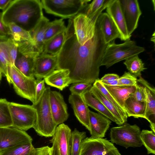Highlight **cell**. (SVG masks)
Instances as JSON below:
<instances>
[{
  "instance_id": "2e32d148",
  "label": "cell",
  "mask_w": 155,
  "mask_h": 155,
  "mask_svg": "<svg viewBox=\"0 0 155 155\" xmlns=\"http://www.w3.org/2000/svg\"><path fill=\"white\" fill-rule=\"evenodd\" d=\"M137 82L144 88L145 95L146 110L145 119L150 123L152 131L155 133V90L141 76Z\"/></svg>"
},
{
  "instance_id": "603a6c76",
  "label": "cell",
  "mask_w": 155,
  "mask_h": 155,
  "mask_svg": "<svg viewBox=\"0 0 155 155\" xmlns=\"http://www.w3.org/2000/svg\"><path fill=\"white\" fill-rule=\"evenodd\" d=\"M69 29V25L68 24L65 30L45 42L42 53L53 55L58 54L67 39Z\"/></svg>"
},
{
  "instance_id": "8fae6325",
  "label": "cell",
  "mask_w": 155,
  "mask_h": 155,
  "mask_svg": "<svg viewBox=\"0 0 155 155\" xmlns=\"http://www.w3.org/2000/svg\"><path fill=\"white\" fill-rule=\"evenodd\" d=\"M71 134V129L64 123L57 126L50 140L52 155H70Z\"/></svg>"
},
{
  "instance_id": "4dcf8cb0",
  "label": "cell",
  "mask_w": 155,
  "mask_h": 155,
  "mask_svg": "<svg viewBox=\"0 0 155 155\" xmlns=\"http://www.w3.org/2000/svg\"><path fill=\"white\" fill-rule=\"evenodd\" d=\"M35 150L30 142L1 150L0 155H35Z\"/></svg>"
},
{
  "instance_id": "7dc6e473",
  "label": "cell",
  "mask_w": 155,
  "mask_h": 155,
  "mask_svg": "<svg viewBox=\"0 0 155 155\" xmlns=\"http://www.w3.org/2000/svg\"><path fill=\"white\" fill-rule=\"evenodd\" d=\"M12 1V0H0V9L4 10Z\"/></svg>"
},
{
  "instance_id": "74e56055",
  "label": "cell",
  "mask_w": 155,
  "mask_h": 155,
  "mask_svg": "<svg viewBox=\"0 0 155 155\" xmlns=\"http://www.w3.org/2000/svg\"><path fill=\"white\" fill-rule=\"evenodd\" d=\"M110 0H94L86 8L84 14L92 18L102 7L107 3Z\"/></svg>"
},
{
  "instance_id": "7bdbcfd3",
  "label": "cell",
  "mask_w": 155,
  "mask_h": 155,
  "mask_svg": "<svg viewBox=\"0 0 155 155\" xmlns=\"http://www.w3.org/2000/svg\"><path fill=\"white\" fill-rule=\"evenodd\" d=\"M129 97L138 101L145 102L146 95L144 87L137 82L135 90L130 94Z\"/></svg>"
},
{
  "instance_id": "3957f363",
  "label": "cell",
  "mask_w": 155,
  "mask_h": 155,
  "mask_svg": "<svg viewBox=\"0 0 155 155\" xmlns=\"http://www.w3.org/2000/svg\"><path fill=\"white\" fill-rule=\"evenodd\" d=\"M50 88L45 87V91L38 102L32 105L35 109L36 119L33 127L40 136L46 137H52L58 125L53 117L49 102V93Z\"/></svg>"
},
{
  "instance_id": "7402d4cb",
  "label": "cell",
  "mask_w": 155,
  "mask_h": 155,
  "mask_svg": "<svg viewBox=\"0 0 155 155\" xmlns=\"http://www.w3.org/2000/svg\"><path fill=\"white\" fill-rule=\"evenodd\" d=\"M70 74L68 69H56L44 78V80L48 85L62 91L72 84Z\"/></svg>"
},
{
  "instance_id": "7a4b0ae2",
  "label": "cell",
  "mask_w": 155,
  "mask_h": 155,
  "mask_svg": "<svg viewBox=\"0 0 155 155\" xmlns=\"http://www.w3.org/2000/svg\"><path fill=\"white\" fill-rule=\"evenodd\" d=\"M40 0H12L2 12L7 26L14 23L30 32L44 16Z\"/></svg>"
},
{
  "instance_id": "cb8c5ba5",
  "label": "cell",
  "mask_w": 155,
  "mask_h": 155,
  "mask_svg": "<svg viewBox=\"0 0 155 155\" xmlns=\"http://www.w3.org/2000/svg\"><path fill=\"white\" fill-rule=\"evenodd\" d=\"M48 19L44 16L30 33L34 47L40 54L43 52L45 31L49 22Z\"/></svg>"
},
{
  "instance_id": "681fc988",
  "label": "cell",
  "mask_w": 155,
  "mask_h": 155,
  "mask_svg": "<svg viewBox=\"0 0 155 155\" xmlns=\"http://www.w3.org/2000/svg\"><path fill=\"white\" fill-rule=\"evenodd\" d=\"M153 3V6H154V9H155V1L154 0H153L152 1Z\"/></svg>"
},
{
  "instance_id": "1f68e13d",
  "label": "cell",
  "mask_w": 155,
  "mask_h": 155,
  "mask_svg": "<svg viewBox=\"0 0 155 155\" xmlns=\"http://www.w3.org/2000/svg\"><path fill=\"white\" fill-rule=\"evenodd\" d=\"M66 28L63 18L50 21L45 31L44 43L58 34L65 30Z\"/></svg>"
},
{
  "instance_id": "ffe728a7",
  "label": "cell",
  "mask_w": 155,
  "mask_h": 155,
  "mask_svg": "<svg viewBox=\"0 0 155 155\" xmlns=\"http://www.w3.org/2000/svg\"><path fill=\"white\" fill-rule=\"evenodd\" d=\"M90 126V131L91 137L93 138H103L109 129L111 122L108 118L101 114L89 111Z\"/></svg>"
},
{
  "instance_id": "f35d334b",
  "label": "cell",
  "mask_w": 155,
  "mask_h": 155,
  "mask_svg": "<svg viewBox=\"0 0 155 155\" xmlns=\"http://www.w3.org/2000/svg\"><path fill=\"white\" fill-rule=\"evenodd\" d=\"M8 37L0 36V69L6 79L8 77V67L9 64L4 51L3 43Z\"/></svg>"
},
{
  "instance_id": "c3c4849f",
  "label": "cell",
  "mask_w": 155,
  "mask_h": 155,
  "mask_svg": "<svg viewBox=\"0 0 155 155\" xmlns=\"http://www.w3.org/2000/svg\"><path fill=\"white\" fill-rule=\"evenodd\" d=\"M2 71L0 69V81L2 79Z\"/></svg>"
},
{
  "instance_id": "d4e9b609",
  "label": "cell",
  "mask_w": 155,
  "mask_h": 155,
  "mask_svg": "<svg viewBox=\"0 0 155 155\" xmlns=\"http://www.w3.org/2000/svg\"><path fill=\"white\" fill-rule=\"evenodd\" d=\"M124 107L127 117L145 118V102L138 101L129 97L124 102Z\"/></svg>"
},
{
  "instance_id": "ba28073f",
  "label": "cell",
  "mask_w": 155,
  "mask_h": 155,
  "mask_svg": "<svg viewBox=\"0 0 155 155\" xmlns=\"http://www.w3.org/2000/svg\"><path fill=\"white\" fill-rule=\"evenodd\" d=\"M110 3L109 2L105 5L92 18H89L84 13H80L73 19L74 33L80 45H84L94 37L97 19L103 11Z\"/></svg>"
},
{
  "instance_id": "484cf974",
  "label": "cell",
  "mask_w": 155,
  "mask_h": 155,
  "mask_svg": "<svg viewBox=\"0 0 155 155\" xmlns=\"http://www.w3.org/2000/svg\"><path fill=\"white\" fill-rule=\"evenodd\" d=\"M89 91L93 96L99 100L113 115L117 120V124L120 126L125 123L118 110L97 88L93 85Z\"/></svg>"
},
{
  "instance_id": "ac0fdd59",
  "label": "cell",
  "mask_w": 155,
  "mask_h": 155,
  "mask_svg": "<svg viewBox=\"0 0 155 155\" xmlns=\"http://www.w3.org/2000/svg\"><path fill=\"white\" fill-rule=\"evenodd\" d=\"M68 101L78 120L90 131V110L81 95L71 94L69 96Z\"/></svg>"
},
{
  "instance_id": "f6af8a7d",
  "label": "cell",
  "mask_w": 155,
  "mask_h": 155,
  "mask_svg": "<svg viewBox=\"0 0 155 155\" xmlns=\"http://www.w3.org/2000/svg\"><path fill=\"white\" fill-rule=\"evenodd\" d=\"M35 155H52L51 147L46 146L35 148Z\"/></svg>"
},
{
  "instance_id": "f1b7e54d",
  "label": "cell",
  "mask_w": 155,
  "mask_h": 155,
  "mask_svg": "<svg viewBox=\"0 0 155 155\" xmlns=\"http://www.w3.org/2000/svg\"><path fill=\"white\" fill-rule=\"evenodd\" d=\"M104 86L124 110L125 101L136 89V86L125 87Z\"/></svg>"
},
{
  "instance_id": "4316f807",
  "label": "cell",
  "mask_w": 155,
  "mask_h": 155,
  "mask_svg": "<svg viewBox=\"0 0 155 155\" xmlns=\"http://www.w3.org/2000/svg\"><path fill=\"white\" fill-rule=\"evenodd\" d=\"M89 90L81 95L86 104L117 124V120L113 115L99 100L93 96Z\"/></svg>"
},
{
  "instance_id": "b9f144b4",
  "label": "cell",
  "mask_w": 155,
  "mask_h": 155,
  "mask_svg": "<svg viewBox=\"0 0 155 155\" xmlns=\"http://www.w3.org/2000/svg\"><path fill=\"white\" fill-rule=\"evenodd\" d=\"M45 89V82L44 79H37L35 80V97L34 102L35 104L39 101L42 96Z\"/></svg>"
},
{
  "instance_id": "8992f818",
  "label": "cell",
  "mask_w": 155,
  "mask_h": 155,
  "mask_svg": "<svg viewBox=\"0 0 155 155\" xmlns=\"http://www.w3.org/2000/svg\"><path fill=\"white\" fill-rule=\"evenodd\" d=\"M140 128L136 124L131 125L125 123L110 129V137L112 143L127 148L139 147L143 145L140 138Z\"/></svg>"
},
{
  "instance_id": "5b68a950",
  "label": "cell",
  "mask_w": 155,
  "mask_h": 155,
  "mask_svg": "<svg viewBox=\"0 0 155 155\" xmlns=\"http://www.w3.org/2000/svg\"><path fill=\"white\" fill-rule=\"evenodd\" d=\"M91 0H41L42 8L49 14L73 20Z\"/></svg>"
},
{
  "instance_id": "44dd1931",
  "label": "cell",
  "mask_w": 155,
  "mask_h": 155,
  "mask_svg": "<svg viewBox=\"0 0 155 155\" xmlns=\"http://www.w3.org/2000/svg\"><path fill=\"white\" fill-rule=\"evenodd\" d=\"M97 22L102 31L106 44H109L117 38L121 40V36L120 31L107 13H102L98 17Z\"/></svg>"
},
{
  "instance_id": "d590c367",
  "label": "cell",
  "mask_w": 155,
  "mask_h": 155,
  "mask_svg": "<svg viewBox=\"0 0 155 155\" xmlns=\"http://www.w3.org/2000/svg\"><path fill=\"white\" fill-rule=\"evenodd\" d=\"M140 138L147 149V154H155V134L152 131L143 130L141 131Z\"/></svg>"
},
{
  "instance_id": "7c38bea8",
  "label": "cell",
  "mask_w": 155,
  "mask_h": 155,
  "mask_svg": "<svg viewBox=\"0 0 155 155\" xmlns=\"http://www.w3.org/2000/svg\"><path fill=\"white\" fill-rule=\"evenodd\" d=\"M32 140L25 131L12 127L0 128V151Z\"/></svg>"
},
{
  "instance_id": "4fadbf2b",
  "label": "cell",
  "mask_w": 155,
  "mask_h": 155,
  "mask_svg": "<svg viewBox=\"0 0 155 155\" xmlns=\"http://www.w3.org/2000/svg\"><path fill=\"white\" fill-rule=\"evenodd\" d=\"M120 8L129 35L137 27L139 18L142 14L137 0H119Z\"/></svg>"
},
{
  "instance_id": "52a82bcc",
  "label": "cell",
  "mask_w": 155,
  "mask_h": 155,
  "mask_svg": "<svg viewBox=\"0 0 155 155\" xmlns=\"http://www.w3.org/2000/svg\"><path fill=\"white\" fill-rule=\"evenodd\" d=\"M7 80L12 84L17 94L34 102L35 97V80L22 74L14 65H8Z\"/></svg>"
},
{
  "instance_id": "d6986e66",
  "label": "cell",
  "mask_w": 155,
  "mask_h": 155,
  "mask_svg": "<svg viewBox=\"0 0 155 155\" xmlns=\"http://www.w3.org/2000/svg\"><path fill=\"white\" fill-rule=\"evenodd\" d=\"M107 13L112 19L121 36V40L126 41L131 37L127 28L120 7L119 0H113L107 7Z\"/></svg>"
},
{
  "instance_id": "60d3db41",
  "label": "cell",
  "mask_w": 155,
  "mask_h": 155,
  "mask_svg": "<svg viewBox=\"0 0 155 155\" xmlns=\"http://www.w3.org/2000/svg\"><path fill=\"white\" fill-rule=\"evenodd\" d=\"M92 84L84 82L73 83L69 88L71 94L81 95L84 92L89 90L92 87Z\"/></svg>"
},
{
  "instance_id": "83f0119b",
  "label": "cell",
  "mask_w": 155,
  "mask_h": 155,
  "mask_svg": "<svg viewBox=\"0 0 155 155\" xmlns=\"http://www.w3.org/2000/svg\"><path fill=\"white\" fill-rule=\"evenodd\" d=\"M8 26L10 32V37L17 46L28 42H33L29 31L14 23H11Z\"/></svg>"
},
{
  "instance_id": "277c9868",
  "label": "cell",
  "mask_w": 155,
  "mask_h": 155,
  "mask_svg": "<svg viewBox=\"0 0 155 155\" xmlns=\"http://www.w3.org/2000/svg\"><path fill=\"white\" fill-rule=\"evenodd\" d=\"M145 50L143 47L137 45L135 41L130 39L119 44H115L114 41L107 45L101 66H105L108 68L119 62L139 54Z\"/></svg>"
},
{
  "instance_id": "5bb4252c",
  "label": "cell",
  "mask_w": 155,
  "mask_h": 155,
  "mask_svg": "<svg viewBox=\"0 0 155 155\" xmlns=\"http://www.w3.org/2000/svg\"><path fill=\"white\" fill-rule=\"evenodd\" d=\"M58 54L53 55L41 53L36 58L34 76L37 79H42L57 69Z\"/></svg>"
},
{
  "instance_id": "8d00e7d4",
  "label": "cell",
  "mask_w": 155,
  "mask_h": 155,
  "mask_svg": "<svg viewBox=\"0 0 155 155\" xmlns=\"http://www.w3.org/2000/svg\"><path fill=\"white\" fill-rule=\"evenodd\" d=\"M86 137L85 132H80L76 128L71 132L70 155H79L81 143Z\"/></svg>"
},
{
  "instance_id": "30bf717a",
  "label": "cell",
  "mask_w": 155,
  "mask_h": 155,
  "mask_svg": "<svg viewBox=\"0 0 155 155\" xmlns=\"http://www.w3.org/2000/svg\"><path fill=\"white\" fill-rule=\"evenodd\" d=\"M79 155H121L106 138L87 137L81 142Z\"/></svg>"
},
{
  "instance_id": "9a60e30c",
  "label": "cell",
  "mask_w": 155,
  "mask_h": 155,
  "mask_svg": "<svg viewBox=\"0 0 155 155\" xmlns=\"http://www.w3.org/2000/svg\"><path fill=\"white\" fill-rule=\"evenodd\" d=\"M49 102L54 120L57 125L63 123L69 117L67 105L63 97L59 92L50 91Z\"/></svg>"
},
{
  "instance_id": "ee69618b",
  "label": "cell",
  "mask_w": 155,
  "mask_h": 155,
  "mask_svg": "<svg viewBox=\"0 0 155 155\" xmlns=\"http://www.w3.org/2000/svg\"><path fill=\"white\" fill-rule=\"evenodd\" d=\"M2 17V12H0V36L10 37L9 28L4 23Z\"/></svg>"
},
{
  "instance_id": "e575fe53",
  "label": "cell",
  "mask_w": 155,
  "mask_h": 155,
  "mask_svg": "<svg viewBox=\"0 0 155 155\" xmlns=\"http://www.w3.org/2000/svg\"><path fill=\"white\" fill-rule=\"evenodd\" d=\"M93 85L97 88L113 104L120 112L124 121L126 123L127 121L128 117L124 109L108 91L104 85L100 81V79L96 81Z\"/></svg>"
},
{
  "instance_id": "836d02e7",
  "label": "cell",
  "mask_w": 155,
  "mask_h": 155,
  "mask_svg": "<svg viewBox=\"0 0 155 155\" xmlns=\"http://www.w3.org/2000/svg\"><path fill=\"white\" fill-rule=\"evenodd\" d=\"M3 47L9 65H14L18 54L17 45L10 37H8L3 42Z\"/></svg>"
},
{
  "instance_id": "f546056e",
  "label": "cell",
  "mask_w": 155,
  "mask_h": 155,
  "mask_svg": "<svg viewBox=\"0 0 155 155\" xmlns=\"http://www.w3.org/2000/svg\"><path fill=\"white\" fill-rule=\"evenodd\" d=\"M124 64L133 75L137 78L141 76V72L147 69L144 67V63L139 58L138 54L131 57L125 60Z\"/></svg>"
},
{
  "instance_id": "d6a6232c",
  "label": "cell",
  "mask_w": 155,
  "mask_h": 155,
  "mask_svg": "<svg viewBox=\"0 0 155 155\" xmlns=\"http://www.w3.org/2000/svg\"><path fill=\"white\" fill-rule=\"evenodd\" d=\"M9 102L5 99H0V128L12 126Z\"/></svg>"
},
{
  "instance_id": "6da1fadb",
  "label": "cell",
  "mask_w": 155,
  "mask_h": 155,
  "mask_svg": "<svg viewBox=\"0 0 155 155\" xmlns=\"http://www.w3.org/2000/svg\"><path fill=\"white\" fill-rule=\"evenodd\" d=\"M68 24L69 33L58 54L57 69H68L72 84L79 82L94 83L99 79V68L108 44L105 43L97 22L94 37L83 45L77 41L73 21L68 20Z\"/></svg>"
},
{
  "instance_id": "9c48e42d",
  "label": "cell",
  "mask_w": 155,
  "mask_h": 155,
  "mask_svg": "<svg viewBox=\"0 0 155 155\" xmlns=\"http://www.w3.org/2000/svg\"><path fill=\"white\" fill-rule=\"evenodd\" d=\"M12 127L26 131L34 127L36 119L35 109L32 105L9 102Z\"/></svg>"
},
{
  "instance_id": "ab89813d",
  "label": "cell",
  "mask_w": 155,
  "mask_h": 155,
  "mask_svg": "<svg viewBox=\"0 0 155 155\" xmlns=\"http://www.w3.org/2000/svg\"><path fill=\"white\" fill-rule=\"evenodd\" d=\"M137 78L129 72H125L118 79V87H125L136 86L137 83Z\"/></svg>"
},
{
  "instance_id": "bcb514c9",
  "label": "cell",
  "mask_w": 155,
  "mask_h": 155,
  "mask_svg": "<svg viewBox=\"0 0 155 155\" xmlns=\"http://www.w3.org/2000/svg\"><path fill=\"white\" fill-rule=\"evenodd\" d=\"M119 76L117 74H108L105 75L100 79L101 82H108L118 79Z\"/></svg>"
},
{
  "instance_id": "e0dca14e",
  "label": "cell",
  "mask_w": 155,
  "mask_h": 155,
  "mask_svg": "<svg viewBox=\"0 0 155 155\" xmlns=\"http://www.w3.org/2000/svg\"><path fill=\"white\" fill-rule=\"evenodd\" d=\"M39 54L35 51L22 53L18 52L14 65L26 76L35 78L34 76L35 60Z\"/></svg>"
}]
</instances>
